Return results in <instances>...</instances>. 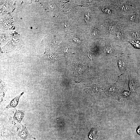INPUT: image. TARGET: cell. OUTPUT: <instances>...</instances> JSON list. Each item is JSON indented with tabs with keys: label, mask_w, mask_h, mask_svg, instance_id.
Instances as JSON below:
<instances>
[{
	"label": "cell",
	"mask_w": 140,
	"mask_h": 140,
	"mask_svg": "<svg viewBox=\"0 0 140 140\" xmlns=\"http://www.w3.org/2000/svg\"><path fill=\"white\" fill-rule=\"evenodd\" d=\"M22 130L18 134V136L23 140H26L29 138H32L34 139H36L31 135L28 131L25 124L22 125Z\"/></svg>",
	"instance_id": "1"
},
{
	"label": "cell",
	"mask_w": 140,
	"mask_h": 140,
	"mask_svg": "<svg viewBox=\"0 0 140 140\" xmlns=\"http://www.w3.org/2000/svg\"><path fill=\"white\" fill-rule=\"evenodd\" d=\"M105 92L106 94L110 98H116L118 95V90L114 86H111L108 87L106 89Z\"/></svg>",
	"instance_id": "2"
},
{
	"label": "cell",
	"mask_w": 140,
	"mask_h": 140,
	"mask_svg": "<svg viewBox=\"0 0 140 140\" xmlns=\"http://www.w3.org/2000/svg\"><path fill=\"white\" fill-rule=\"evenodd\" d=\"M24 93V92H23L13 98L7 105L6 108L8 109L10 108H15L18 104L20 97Z\"/></svg>",
	"instance_id": "3"
},
{
	"label": "cell",
	"mask_w": 140,
	"mask_h": 140,
	"mask_svg": "<svg viewBox=\"0 0 140 140\" xmlns=\"http://www.w3.org/2000/svg\"><path fill=\"white\" fill-rule=\"evenodd\" d=\"M25 114V111L24 110L16 109L13 118L17 122L20 123L23 119Z\"/></svg>",
	"instance_id": "4"
},
{
	"label": "cell",
	"mask_w": 140,
	"mask_h": 140,
	"mask_svg": "<svg viewBox=\"0 0 140 140\" xmlns=\"http://www.w3.org/2000/svg\"><path fill=\"white\" fill-rule=\"evenodd\" d=\"M0 97L1 101L4 97L7 89V87L5 83L3 81H0Z\"/></svg>",
	"instance_id": "5"
},
{
	"label": "cell",
	"mask_w": 140,
	"mask_h": 140,
	"mask_svg": "<svg viewBox=\"0 0 140 140\" xmlns=\"http://www.w3.org/2000/svg\"><path fill=\"white\" fill-rule=\"evenodd\" d=\"M88 136L90 140H92L94 139H96L98 137L96 129L95 128L92 129L89 133H88Z\"/></svg>",
	"instance_id": "6"
},
{
	"label": "cell",
	"mask_w": 140,
	"mask_h": 140,
	"mask_svg": "<svg viewBox=\"0 0 140 140\" xmlns=\"http://www.w3.org/2000/svg\"><path fill=\"white\" fill-rule=\"evenodd\" d=\"M118 67L121 71L124 70L126 66V63L125 60L122 59H119L117 61Z\"/></svg>",
	"instance_id": "7"
},
{
	"label": "cell",
	"mask_w": 140,
	"mask_h": 140,
	"mask_svg": "<svg viewBox=\"0 0 140 140\" xmlns=\"http://www.w3.org/2000/svg\"><path fill=\"white\" fill-rule=\"evenodd\" d=\"M129 86L130 91H134L135 89V85L134 81L131 78L129 77Z\"/></svg>",
	"instance_id": "8"
},
{
	"label": "cell",
	"mask_w": 140,
	"mask_h": 140,
	"mask_svg": "<svg viewBox=\"0 0 140 140\" xmlns=\"http://www.w3.org/2000/svg\"><path fill=\"white\" fill-rule=\"evenodd\" d=\"M105 50L108 53H110L112 52L113 49L112 47L110 46H107L105 48Z\"/></svg>",
	"instance_id": "9"
},
{
	"label": "cell",
	"mask_w": 140,
	"mask_h": 140,
	"mask_svg": "<svg viewBox=\"0 0 140 140\" xmlns=\"http://www.w3.org/2000/svg\"><path fill=\"white\" fill-rule=\"evenodd\" d=\"M129 95L130 92L127 91H124L122 94V96L125 98L128 97Z\"/></svg>",
	"instance_id": "10"
},
{
	"label": "cell",
	"mask_w": 140,
	"mask_h": 140,
	"mask_svg": "<svg viewBox=\"0 0 140 140\" xmlns=\"http://www.w3.org/2000/svg\"><path fill=\"white\" fill-rule=\"evenodd\" d=\"M121 9L124 10H127L129 9V6L126 4H123L121 6Z\"/></svg>",
	"instance_id": "11"
},
{
	"label": "cell",
	"mask_w": 140,
	"mask_h": 140,
	"mask_svg": "<svg viewBox=\"0 0 140 140\" xmlns=\"http://www.w3.org/2000/svg\"><path fill=\"white\" fill-rule=\"evenodd\" d=\"M91 90L94 92H98L97 88L95 85H93L91 87Z\"/></svg>",
	"instance_id": "12"
},
{
	"label": "cell",
	"mask_w": 140,
	"mask_h": 140,
	"mask_svg": "<svg viewBox=\"0 0 140 140\" xmlns=\"http://www.w3.org/2000/svg\"><path fill=\"white\" fill-rule=\"evenodd\" d=\"M122 32L121 31H118L117 33V36L118 38H120L121 37Z\"/></svg>",
	"instance_id": "13"
},
{
	"label": "cell",
	"mask_w": 140,
	"mask_h": 140,
	"mask_svg": "<svg viewBox=\"0 0 140 140\" xmlns=\"http://www.w3.org/2000/svg\"><path fill=\"white\" fill-rule=\"evenodd\" d=\"M136 16L135 15H133L129 17V19L130 21H132L135 19Z\"/></svg>",
	"instance_id": "14"
},
{
	"label": "cell",
	"mask_w": 140,
	"mask_h": 140,
	"mask_svg": "<svg viewBox=\"0 0 140 140\" xmlns=\"http://www.w3.org/2000/svg\"><path fill=\"white\" fill-rule=\"evenodd\" d=\"M98 33V30L97 29H94L93 31V34L94 36L96 35Z\"/></svg>",
	"instance_id": "15"
},
{
	"label": "cell",
	"mask_w": 140,
	"mask_h": 140,
	"mask_svg": "<svg viewBox=\"0 0 140 140\" xmlns=\"http://www.w3.org/2000/svg\"><path fill=\"white\" fill-rule=\"evenodd\" d=\"M137 132L138 134L140 135V126L137 128Z\"/></svg>",
	"instance_id": "16"
},
{
	"label": "cell",
	"mask_w": 140,
	"mask_h": 140,
	"mask_svg": "<svg viewBox=\"0 0 140 140\" xmlns=\"http://www.w3.org/2000/svg\"><path fill=\"white\" fill-rule=\"evenodd\" d=\"M61 140H72V139L71 140H70V139H61Z\"/></svg>",
	"instance_id": "17"
}]
</instances>
